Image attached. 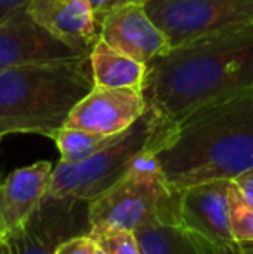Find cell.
<instances>
[{
    "mask_svg": "<svg viewBox=\"0 0 253 254\" xmlns=\"http://www.w3.org/2000/svg\"><path fill=\"white\" fill-rule=\"evenodd\" d=\"M253 90V26L170 47L148 64L144 97L163 120Z\"/></svg>",
    "mask_w": 253,
    "mask_h": 254,
    "instance_id": "1",
    "label": "cell"
},
{
    "mask_svg": "<svg viewBox=\"0 0 253 254\" xmlns=\"http://www.w3.org/2000/svg\"><path fill=\"white\" fill-rule=\"evenodd\" d=\"M155 157L173 192L234 180L253 168V90L199 107L173 123Z\"/></svg>",
    "mask_w": 253,
    "mask_h": 254,
    "instance_id": "2",
    "label": "cell"
},
{
    "mask_svg": "<svg viewBox=\"0 0 253 254\" xmlns=\"http://www.w3.org/2000/svg\"><path fill=\"white\" fill-rule=\"evenodd\" d=\"M92 88L88 56L0 67V137L37 133L51 138Z\"/></svg>",
    "mask_w": 253,
    "mask_h": 254,
    "instance_id": "3",
    "label": "cell"
},
{
    "mask_svg": "<svg viewBox=\"0 0 253 254\" xmlns=\"http://www.w3.org/2000/svg\"><path fill=\"white\" fill-rule=\"evenodd\" d=\"M172 125L148 106L130 128L115 135L87 159L78 163L59 161L52 171L49 192L87 202L94 201L118 184L142 154L151 149L158 151Z\"/></svg>",
    "mask_w": 253,
    "mask_h": 254,
    "instance_id": "4",
    "label": "cell"
},
{
    "mask_svg": "<svg viewBox=\"0 0 253 254\" xmlns=\"http://www.w3.org/2000/svg\"><path fill=\"white\" fill-rule=\"evenodd\" d=\"M155 149L144 152L125 177L88 202L90 225L137 230L149 221L177 225V192L163 180Z\"/></svg>",
    "mask_w": 253,
    "mask_h": 254,
    "instance_id": "5",
    "label": "cell"
},
{
    "mask_svg": "<svg viewBox=\"0 0 253 254\" xmlns=\"http://www.w3.org/2000/svg\"><path fill=\"white\" fill-rule=\"evenodd\" d=\"M170 45L253 26V0H142Z\"/></svg>",
    "mask_w": 253,
    "mask_h": 254,
    "instance_id": "6",
    "label": "cell"
},
{
    "mask_svg": "<svg viewBox=\"0 0 253 254\" xmlns=\"http://www.w3.org/2000/svg\"><path fill=\"white\" fill-rule=\"evenodd\" d=\"M88 202L49 192L26 221L7 234L10 254H54L63 242L90 232Z\"/></svg>",
    "mask_w": 253,
    "mask_h": 254,
    "instance_id": "7",
    "label": "cell"
},
{
    "mask_svg": "<svg viewBox=\"0 0 253 254\" xmlns=\"http://www.w3.org/2000/svg\"><path fill=\"white\" fill-rule=\"evenodd\" d=\"M179 227L217 254H240L231 225V180H212L177 192Z\"/></svg>",
    "mask_w": 253,
    "mask_h": 254,
    "instance_id": "8",
    "label": "cell"
},
{
    "mask_svg": "<svg viewBox=\"0 0 253 254\" xmlns=\"http://www.w3.org/2000/svg\"><path fill=\"white\" fill-rule=\"evenodd\" d=\"M97 21L99 40L146 64L172 47L142 0H118L99 12Z\"/></svg>",
    "mask_w": 253,
    "mask_h": 254,
    "instance_id": "9",
    "label": "cell"
},
{
    "mask_svg": "<svg viewBox=\"0 0 253 254\" xmlns=\"http://www.w3.org/2000/svg\"><path fill=\"white\" fill-rule=\"evenodd\" d=\"M148 109L142 88L94 87L70 113L66 127L113 137L130 128Z\"/></svg>",
    "mask_w": 253,
    "mask_h": 254,
    "instance_id": "10",
    "label": "cell"
},
{
    "mask_svg": "<svg viewBox=\"0 0 253 254\" xmlns=\"http://www.w3.org/2000/svg\"><path fill=\"white\" fill-rule=\"evenodd\" d=\"M88 56L45 30L28 9L0 23V67Z\"/></svg>",
    "mask_w": 253,
    "mask_h": 254,
    "instance_id": "11",
    "label": "cell"
},
{
    "mask_svg": "<svg viewBox=\"0 0 253 254\" xmlns=\"http://www.w3.org/2000/svg\"><path fill=\"white\" fill-rule=\"evenodd\" d=\"M28 12L54 37L84 54H90L99 40V21L88 0H31Z\"/></svg>",
    "mask_w": 253,
    "mask_h": 254,
    "instance_id": "12",
    "label": "cell"
},
{
    "mask_svg": "<svg viewBox=\"0 0 253 254\" xmlns=\"http://www.w3.org/2000/svg\"><path fill=\"white\" fill-rule=\"evenodd\" d=\"M54 164L37 161L14 170L0 182V237L19 227L49 194Z\"/></svg>",
    "mask_w": 253,
    "mask_h": 254,
    "instance_id": "13",
    "label": "cell"
},
{
    "mask_svg": "<svg viewBox=\"0 0 253 254\" xmlns=\"http://www.w3.org/2000/svg\"><path fill=\"white\" fill-rule=\"evenodd\" d=\"M90 67L94 87L101 88H142L148 76V64L127 54L115 51L97 40L92 47Z\"/></svg>",
    "mask_w": 253,
    "mask_h": 254,
    "instance_id": "14",
    "label": "cell"
},
{
    "mask_svg": "<svg viewBox=\"0 0 253 254\" xmlns=\"http://www.w3.org/2000/svg\"><path fill=\"white\" fill-rule=\"evenodd\" d=\"M134 234L142 254H217L177 225L149 221Z\"/></svg>",
    "mask_w": 253,
    "mask_h": 254,
    "instance_id": "15",
    "label": "cell"
},
{
    "mask_svg": "<svg viewBox=\"0 0 253 254\" xmlns=\"http://www.w3.org/2000/svg\"><path fill=\"white\" fill-rule=\"evenodd\" d=\"M113 137H104V135L92 133V131L82 130V128H73L64 125L58 131H54L51 140H54V144L58 145L61 161H64V163H78V161L87 159L88 156L102 149Z\"/></svg>",
    "mask_w": 253,
    "mask_h": 254,
    "instance_id": "16",
    "label": "cell"
},
{
    "mask_svg": "<svg viewBox=\"0 0 253 254\" xmlns=\"http://www.w3.org/2000/svg\"><path fill=\"white\" fill-rule=\"evenodd\" d=\"M231 225L240 254H253V206L236 194L231 182Z\"/></svg>",
    "mask_w": 253,
    "mask_h": 254,
    "instance_id": "17",
    "label": "cell"
},
{
    "mask_svg": "<svg viewBox=\"0 0 253 254\" xmlns=\"http://www.w3.org/2000/svg\"><path fill=\"white\" fill-rule=\"evenodd\" d=\"M88 235L104 254H142L132 230L116 227H90Z\"/></svg>",
    "mask_w": 253,
    "mask_h": 254,
    "instance_id": "18",
    "label": "cell"
},
{
    "mask_svg": "<svg viewBox=\"0 0 253 254\" xmlns=\"http://www.w3.org/2000/svg\"><path fill=\"white\" fill-rule=\"evenodd\" d=\"M54 254H97V244L90 235H78L63 242Z\"/></svg>",
    "mask_w": 253,
    "mask_h": 254,
    "instance_id": "19",
    "label": "cell"
},
{
    "mask_svg": "<svg viewBox=\"0 0 253 254\" xmlns=\"http://www.w3.org/2000/svg\"><path fill=\"white\" fill-rule=\"evenodd\" d=\"M231 182H233V187L236 190V194L247 204L253 206V168L247 170L245 173L238 175Z\"/></svg>",
    "mask_w": 253,
    "mask_h": 254,
    "instance_id": "20",
    "label": "cell"
},
{
    "mask_svg": "<svg viewBox=\"0 0 253 254\" xmlns=\"http://www.w3.org/2000/svg\"><path fill=\"white\" fill-rule=\"evenodd\" d=\"M31 0H0V23L12 17L14 14L28 9Z\"/></svg>",
    "mask_w": 253,
    "mask_h": 254,
    "instance_id": "21",
    "label": "cell"
},
{
    "mask_svg": "<svg viewBox=\"0 0 253 254\" xmlns=\"http://www.w3.org/2000/svg\"><path fill=\"white\" fill-rule=\"evenodd\" d=\"M115 2H118V0H88V3H90L92 9H94L95 16H97L99 12H102L104 9H108L109 5H113Z\"/></svg>",
    "mask_w": 253,
    "mask_h": 254,
    "instance_id": "22",
    "label": "cell"
},
{
    "mask_svg": "<svg viewBox=\"0 0 253 254\" xmlns=\"http://www.w3.org/2000/svg\"><path fill=\"white\" fill-rule=\"evenodd\" d=\"M0 254H10L9 253V246H7L5 239H0Z\"/></svg>",
    "mask_w": 253,
    "mask_h": 254,
    "instance_id": "23",
    "label": "cell"
},
{
    "mask_svg": "<svg viewBox=\"0 0 253 254\" xmlns=\"http://www.w3.org/2000/svg\"><path fill=\"white\" fill-rule=\"evenodd\" d=\"M97 254H104V253H102V251H101V249H99V248H97Z\"/></svg>",
    "mask_w": 253,
    "mask_h": 254,
    "instance_id": "24",
    "label": "cell"
},
{
    "mask_svg": "<svg viewBox=\"0 0 253 254\" xmlns=\"http://www.w3.org/2000/svg\"><path fill=\"white\" fill-rule=\"evenodd\" d=\"M0 140H2V137H0Z\"/></svg>",
    "mask_w": 253,
    "mask_h": 254,
    "instance_id": "25",
    "label": "cell"
},
{
    "mask_svg": "<svg viewBox=\"0 0 253 254\" xmlns=\"http://www.w3.org/2000/svg\"><path fill=\"white\" fill-rule=\"evenodd\" d=\"M0 239H2V237H0Z\"/></svg>",
    "mask_w": 253,
    "mask_h": 254,
    "instance_id": "26",
    "label": "cell"
}]
</instances>
